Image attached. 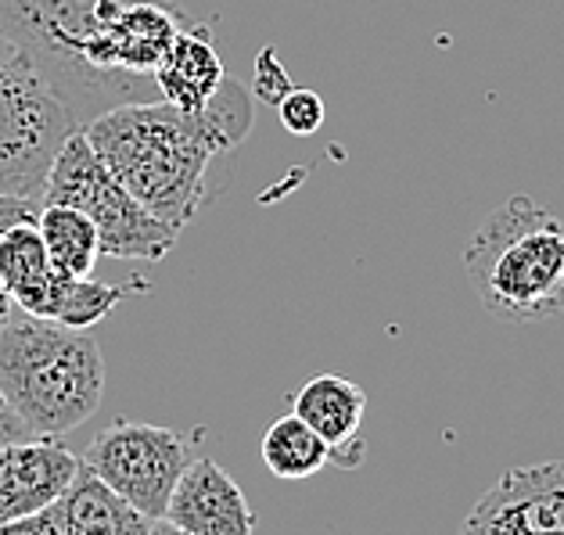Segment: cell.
<instances>
[{
  "instance_id": "1",
  "label": "cell",
  "mask_w": 564,
  "mask_h": 535,
  "mask_svg": "<svg viewBox=\"0 0 564 535\" xmlns=\"http://www.w3.org/2000/svg\"><path fill=\"white\" fill-rule=\"evenodd\" d=\"M252 127L249 98L227 79L205 112L166 101L122 105L84 133L112 176L162 223L181 230L209 201V170Z\"/></svg>"
},
{
  "instance_id": "2",
  "label": "cell",
  "mask_w": 564,
  "mask_h": 535,
  "mask_svg": "<svg viewBox=\"0 0 564 535\" xmlns=\"http://www.w3.org/2000/svg\"><path fill=\"white\" fill-rule=\"evenodd\" d=\"M130 0H0V36L11 40L65 105L79 130L122 105L159 101L151 79L116 62V22Z\"/></svg>"
},
{
  "instance_id": "3",
  "label": "cell",
  "mask_w": 564,
  "mask_h": 535,
  "mask_svg": "<svg viewBox=\"0 0 564 535\" xmlns=\"http://www.w3.org/2000/svg\"><path fill=\"white\" fill-rule=\"evenodd\" d=\"M467 277L489 317L543 324L564 313V219L514 195L475 227L464 252Z\"/></svg>"
},
{
  "instance_id": "4",
  "label": "cell",
  "mask_w": 564,
  "mask_h": 535,
  "mask_svg": "<svg viewBox=\"0 0 564 535\" xmlns=\"http://www.w3.org/2000/svg\"><path fill=\"white\" fill-rule=\"evenodd\" d=\"M0 392L30 435L58 438L87 424L105 395V360L87 331L11 313L0 331Z\"/></svg>"
},
{
  "instance_id": "5",
  "label": "cell",
  "mask_w": 564,
  "mask_h": 535,
  "mask_svg": "<svg viewBox=\"0 0 564 535\" xmlns=\"http://www.w3.org/2000/svg\"><path fill=\"white\" fill-rule=\"evenodd\" d=\"M40 201L47 205H73L79 209L101 238V255L108 259H144V263H159L166 259L176 230L151 216L141 201H137L127 187H122L112 170L105 166L101 155L94 151L84 130H73L65 144L54 155L44 195Z\"/></svg>"
},
{
  "instance_id": "6",
  "label": "cell",
  "mask_w": 564,
  "mask_h": 535,
  "mask_svg": "<svg viewBox=\"0 0 564 535\" xmlns=\"http://www.w3.org/2000/svg\"><path fill=\"white\" fill-rule=\"evenodd\" d=\"M79 130L25 54L0 36V195L40 198L65 137Z\"/></svg>"
},
{
  "instance_id": "7",
  "label": "cell",
  "mask_w": 564,
  "mask_h": 535,
  "mask_svg": "<svg viewBox=\"0 0 564 535\" xmlns=\"http://www.w3.org/2000/svg\"><path fill=\"white\" fill-rule=\"evenodd\" d=\"M191 460L195 457L187 435L162 424L116 421L87 446L84 468L122 500H130L144 517L159 521Z\"/></svg>"
},
{
  "instance_id": "8",
  "label": "cell",
  "mask_w": 564,
  "mask_h": 535,
  "mask_svg": "<svg viewBox=\"0 0 564 535\" xmlns=\"http://www.w3.org/2000/svg\"><path fill=\"white\" fill-rule=\"evenodd\" d=\"M564 460L511 468L467 511L460 535H561Z\"/></svg>"
},
{
  "instance_id": "9",
  "label": "cell",
  "mask_w": 564,
  "mask_h": 535,
  "mask_svg": "<svg viewBox=\"0 0 564 535\" xmlns=\"http://www.w3.org/2000/svg\"><path fill=\"white\" fill-rule=\"evenodd\" d=\"M84 460L54 438L30 435L0 446V521L47 511L73 489Z\"/></svg>"
},
{
  "instance_id": "10",
  "label": "cell",
  "mask_w": 564,
  "mask_h": 535,
  "mask_svg": "<svg viewBox=\"0 0 564 535\" xmlns=\"http://www.w3.org/2000/svg\"><path fill=\"white\" fill-rule=\"evenodd\" d=\"M162 517L191 535H256V517L241 485L209 457L187 463Z\"/></svg>"
},
{
  "instance_id": "11",
  "label": "cell",
  "mask_w": 564,
  "mask_h": 535,
  "mask_svg": "<svg viewBox=\"0 0 564 535\" xmlns=\"http://www.w3.org/2000/svg\"><path fill=\"white\" fill-rule=\"evenodd\" d=\"M151 79H155L159 101L181 108V112H205L227 84L224 62L213 47L209 30L205 25H184Z\"/></svg>"
},
{
  "instance_id": "12",
  "label": "cell",
  "mask_w": 564,
  "mask_h": 535,
  "mask_svg": "<svg viewBox=\"0 0 564 535\" xmlns=\"http://www.w3.org/2000/svg\"><path fill=\"white\" fill-rule=\"evenodd\" d=\"M292 414L306 421L332 446L335 463H341V452H352L356 460H364L360 424L367 414V395L356 381L338 374H316L292 395Z\"/></svg>"
},
{
  "instance_id": "13",
  "label": "cell",
  "mask_w": 564,
  "mask_h": 535,
  "mask_svg": "<svg viewBox=\"0 0 564 535\" xmlns=\"http://www.w3.org/2000/svg\"><path fill=\"white\" fill-rule=\"evenodd\" d=\"M187 19L170 4H155V0H130L116 22V62L127 76L151 79L159 62L166 58L173 40L181 36ZM155 84V79H151Z\"/></svg>"
},
{
  "instance_id": "14",
  "label": "cell",
  "mask_w": 564,
  "mask_h": 535,
  "mask_svg": "<svg viewBox=\"0 0 564 535\" xmlns=\"http://www.w3.org/2000/svg\"><path fill=\"white\" fill-rule=\"evenodd\" d=\"M65 535H148L151 517H144L130 500L112 492L90 468H79L73 489L62 496Z\"/></svg>"
},
{
  "instance_id": "15",
  "label": "cell",
  "mask_w": 564,
  "mask_h": 535,
  "mask_svg": "<svg viewBox=\"0 0 564 535\" xmlns=\"http://www.w3.org/2000/svg\"><path fill=\"white\" fill-rule=\"evenodd\" d=\"M58 273L62 270L51 266L36 223H19L0 234V284L8 287L15 309L30 313V317H44Z\"/></svg>"
},
{
  "instance_id": "16",
  "label": "cell",
  "mask_w": 564,
  "mask_h": 535,
  "mask_svg": "<svg viewBox=\"0 0 564 535\" xmlns=\"http://www.w3.org/2000/svg\"><path fill=\"white\" fill-rule=\"evenodd\" d=\"M36 230L44 238V249L51 255V266L68 273V277H90L94 263L101 255L98 227L73 209V205H40Z\"/></svg>"
},
{
  "instance_id": "17",
  "label": "cell",
  "mask_w": 564,
  "mask_h": 535,
  "mask_svg": "<svg viewBox=\"0 0 564 535\" xmlns=\"http://www.w3.org/2000/svg\"><path fill=\"white\" fill-rule=\"evenodd\" d=\"M259 452H263L267 471L281 478V482H306V478L321 474L332 463V446L295 414L278 417L270 424L263 432Z\"/></svg>"
},
{
  "instance_id": "18",
  "label": "cell",
  "mask_w": 564,
  "mask_h": 535,
  "mask_svg": "<svg viewBox=\"0 0 564 535\" xmlns=\"http://www.w3.org/2000/svg\"><path fill=\"white\" fill-rule=\"evenodd\" d=\"M144 292H151L148 281L105 284V281H90V277H68L65 273L62 284H58V295H54L51 320L62 324V327H73V331H87V327L101 324L122 298L144 295Z\"/></svg>"
},
{
  "instance_id": "19",
  "label": "cell",
  "mask_w": 564,
  "mask_h": 535,
  "mask_svg": "<svg viewBox=\"0 0 564 535\" xmlns=\"http://www.w3.org/2000/svg\"><path fill=\"white\" fill-rule=\"evenodd\" d=\"M278 116H281V127L295 137H313L316 130L324 127V98L313 90H288L284 101L278 105Z\"/></svg>"
},
{
  "instance_id": "20",
  "label": "cell",
  "mask_w": 564,
  "mask_h": 535,
  "mask_svg": "<svg viewBox=\"0 0 564 535\" xmlns=\"http://www.w3.org/2000/svg\"><path fill=\"white\" fill-rule=\"evenodd\" d=\"M288 90H292V84H288V73H284V65L278 58V51L263 47V51H259V58H256V98L263 105L278 108Z\"/></svg>"
},
{
  "instance_id": "21",
  "label": "cell",
  "mask_w": 564,
  "mask_h": 535,
  "mask_svg": "<svg viewBox=\"0 0 564 535\" xmlns=\"http://www.w3.org/2000/svg\"><path fill=\"white\" fill-rule=\"evenodd\" d=\"M0 535H65L62 503L47 506V511L15 517V521H0Z\"/></svg>"
},
{
  "instance_id": "22",
  "label": "cell",
  "mask_w": 564,
  "mask_h": 535,
  "mask_svg": "<svg viewBox=\"0 0 564 535\" xmlns=\"http://www.w3.org/2000/svg\"><path fill=\"white\" fill-rule=\"evenodd\" d=\"M40 205L33 198H15V195H0V234L19 223H36Z\"/></svg>"
},
{
  "instance_id": "23",
  "label": "cell",
  "mask_w": 564,
  "mask_h": 535,
  "mask_svg": "<svg viewBox=\"0 0 564 535\" xmlns=\"http://www.w3.org/2000/svg\"><path fill=\"white\" fill-rule=\"evenodd\" d=\"M22 438H30V428L22 424V417L11 410L8 403V395L0 392V446H8V443H22Z\"/></svg>"
},
{
  "instance_id": "24",
  "label": "cell",
  "mask_w": 564,
  "mask_h": 535,
  "mask_svg": "<svg viewBox=\"0 0 564 535\" xmlns=\"http://www.w3.org/2000/svg\"><path fill=\"white\" fill-rule=\"evenodd\" d=\"M11 313H15V302H11L8 287L0 284V331H4V324L11 320Z\"/></svg>"
},
{
  "instance_id": "25",
  "label": "cell",
  "mask_w": 564,
  "mask_h": 535,
  "mask_svg": "<svg viewBox=\"0 0 564 535\" xmlns=\"http://www.w3.org/2000/svg\"><path fill=\"white\" fill-rule=\"evenodd\" d=\"M148 535H191V532H184V528L170 525L166 517H159V521H151V532H148Z\"/></svg>"
},
{
  "instance_id": "26",
  "label": "cell",
  "mask_w": 564,
  "mask_h": 535,
  "mask_svg": "<svg viewBox=\"0 0 564 535\" xmlns=\"http://www.w3.org/2000/svg\"><path fill=\"white\" fill-rule=\"evenodd\" d=\"M561 535H564V532H561Z\"/></svg>"
}]
</instances>
